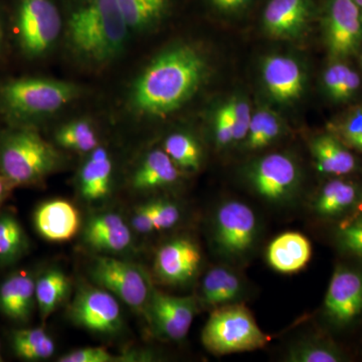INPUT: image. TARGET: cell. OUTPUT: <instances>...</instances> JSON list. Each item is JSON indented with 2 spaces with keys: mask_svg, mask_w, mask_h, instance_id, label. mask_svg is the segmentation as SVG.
<instances>
[{
  "mask_svg": "<svg viewBox=\"0 0 362 362\" xmlns=\"http://www.w3.org/2000/svg\"><path fill=\"white\" fill-rule=\"evenodd\" d=\"M322 315L330 329L346 331L362 322V265L335 267L324 298Z\"/></svg>",
  "mask_w": 362,
  "mask_h": 362,
  "instance_id": "obj_7",
  "label": "cell"
},
{
  "mask_svg": "<svg viewBox=\"0 0 362 362\" xmlns=\"http://www.w3.org/2000/svg\"><path fill=\"white\" fill-rule=\"evenodd\" d=\"M324 39L331 58L345 59L362 44V13L354 0H329Z\"/></svg>",
  "mask_w": 362,
  "mask_h": 362,
  "instance_id": "obj_12",
  "label": "cell"
},
{
  "mask_svg": "<svg viewBox=\"0 0 362 362\" xmlns=\"http://www.w3.org/2000/svg\"><path fill=\"white\" fill-rule=\"evenodd\" d=\"M80 90L66 81L18 78L0 88V99L8 110L20 115H47L73 102Z\"/></svg>",
  "mask_w": 362,
  "mask_h": 362,
  "instance_id": "obj_5",
  "label": "cell"
},
{
  "mask_svg": "<svg viewBox=\"0 0 362 362\" xmlns=\"http://www.w3.org/2000/svg\"><path fill=\"white\" fill-rule=\"evenodd\" d=\"M216 8L223 11H233L246 6L251 0H211Z\"/></svg>",
  "mask_w": 362,
  "mask_h": 362,
  "instance_id": "obj_42",
  "label": "cell"
},
{
  "mask_svg": "<svg viewBox=\"0 0 362 362\" xmlns=\"http://www.w3.org/2000/svg\"><path fill=\"white\" fill-rule=\"evenodd\" d=\"M334 242L343 254L362 259V211L340 221L334 230Z\"/></svg>",
  "mask_w": 362,
  "mask_h": 362,
  "instance_id": "obj_34",
  "label": "cell"
},
{
  "mask_svg": "<svg viewBox=\"0 0 362 362\" xmlns=\"http://www.w3.org/2000/svg\"><path fill=\"white\" fill-rule=\"evenodd\" d=\"M328 131L339 138L352 151L362 153V105L330 123Z\"/></svg>",
  "mask_w": 362,
  "mask_h": 362,
  "instance_id": "obj_35",
  "label": "cell"
},
{
  "mask_svg": "<svg viewBox=\"0 0 362 362\" xmlns=\"http://www.w3.org/2000/svg\"><path fill=\"white\" fill-rule=\"evenodd\" d=\"M244 295L242 279L233 269L216 266L207 271L202 279L201 298L209 308L235 304Z\"/></svg>",
  "mask_w": 362,
  "mask_h": 362,
  "instance_id": "obj_23",
  "label": "cell"
},
{
  "mask_svg": "<svg viewBox=\"0 0 362 362\" xmlns=\"http://www.w3.org/2000/svg\"><path fill=\"white\" fill-rule=\"evenodd\" d=\"M115 356L104 347H85L59 357V362H112Z\"/></svg>",
  "mask_w": 362,
  "mask_h": 362,
  "instance_id": "obj_40",
  "label": "cell"
},
{
  "mask_svg": "<svg viewBox=\"0 0 362 362\" xmlns=\"http://www.w3.org/2000/svg\"><path fill=\"white\" fill-rule=\"evenodd\" d=\"M25 246V233L18 221L11 216L0 218V259L13 261Z\"/></svg>",
  "mask_w": 362,
  "mask_h": 362,
  "instance_id": "obj_36",
  "label": "cell"
},
{
  "mask_svg": "<svg viewBox=\"0 0 362 362\" xmlns=\"http://www.w3.org/2000/svg\"><path fill=\"white\" fill-rule=\"evenodd\" d=\"M206 75V61L199 49L183 44L169 47L136 78L131 89V106L140 115L168 116L197 94Z\"/></svg>",
  "mask_w": 362,
  "mask_h": 362,
  "instance_id": "obj_1",
  "label": "cell"
},
{
  "mask_svg": "<svg viewBox=\"0 0 362 362\" xmlns=\"http://www.w3.org/2000/svg\"><path fill=\"white\" fill-rule=\"evenodd\" d=\"M324 92L331 101L345 103L358 94L361 78L349 63L342 59H332L322 75Z\"/></svg>",
  "mask_w": 362,
  "mask_h": 362,
  "instance_id": "obj_26",
  "label": "cell"
},
{
  "mask_svg": "<svg viewBox=\"0 0 362 362\" xmlns=\"http://www.w3.org/2000/svg\"><path fill=\"white\" fill-rule=\"evenodd\" d=\"M69 313L74 323L93 332L112 335L123 328L120 305L103 288H83L76 295Z\"/></svg>",
  "mask_w": 362,
  "mask_h": 362,
  "instance_id": "obj_11",
  "label": "cell"
},
{
  "mask_svg": "<svg viewBox=\"0 0 362 362\" xmlns=\"http://www.w3.org/2000/svg\"><path fill=\"white\" fill-rule=\"evenodd\" d=\"M56 141L63 148L90 153L99 146L96 130L88 120L71 121L59 128Z\"/></svg>",
  "mask_w": 362,
  "mask_h": 362,
  "instance_id": "obj_32",
  "label": "cell"
},
{
  "mask_svg": "<svg viewBox=\"0 0 362 362\" xmlns=\"http://www.w3.org/2000/svg\"><path fill=\"white\" fill-rule=\"evenodd\" d=\"M90 277L133 310L143 314L146 311L154 288L141 267L111 257H98L90 265Z\"/></svg>",
  "mask_w": 362,
  "mask_h": 362,
  "instance_id": "obj_8",
  "label": "cell"
},
{
  "mask_svg": "<svg viewBox=\"0 0 362 362\" xmlns=\"http://www.w3.org/2000/svg\"><path fill=\"white\" fill-rule=\"evenodd\" d=\"M163 150L181 170L197 171L201 168V146L199 142L187 133L175 132L168 135L164 141Z\"/></svg>",
  "mask_w": 362,
  "mask_h": 362,
  "instance_id": "obj_31",
  "label": "cell"
},
{
  "mask_svg": "<svg viewBox=\"0 0 362 362\" xmlns=\"http://www.w3.org/2000/svg\"><path fill=\"white\" fill-rule=\"evenodd\" d=\"M261 71L267 92L278 103H293L303 95L304 71L292 57L271 54L264 59Z\"/></svg>",
  "mask_w": 362,
  "mask_h": 362,
  "instance_id": "obj_15",
  "label": "cell"
},
{
  "mask_svg": "<svg viewBox=\"0 0 362 362\" xmlns=\"http://www.w3.org/2000/svg\"><path fill=\"white\" fill-rule=\"evenodd\" d=\"M6 178L4 176H0V202L4 199V195L7 190Z\"/></svg>",
  "mask_w": 362,
  "mask_h": 362,
  "instance_id": "obj_43",
  "label": "cell"
},
{
  "mask_svg": "<svg viewBox=\"0 0 362 362\" xmlns=\"http://www.w3.org/2000/svg\"><path fill=\"white\" fill-rule=\"evenodd\" d=\"M16 28L23 54L28 58H40L58 42L63 23L52 0H20Z\"/></svg>",
  "mask_w": 362,
  "mask_h": 362,
  "instance_id": "obj_9",
  "label": "cell"
},
{
  "mask_svg": "<svg viewBox=\"0 0 362 362\" xmlns=\"http://www.w3.org/2000/svg\"><path fill=\"white\" fill-rule=\"evenodd\" d=\"M35 300V282L32 276L16 274L0 288V309L9 318L25 321Z\"/></svg>",
  "mask_w": 362,
  "mask_h": 362,
  "instance_id": "obj_25",
  "label": "cell"
},
{
  "mask_svg": "<svg viewBox=\"0 0 362 362\" xmlns=\"http://www.w3.org/2000/svg\"><path fill=\"white\" fill-rule=\"evenodd\" d=\"M361 68H362V52H361Z\"/></svg>",
  "mask_w": 362,
  "mask_h": 362,
  "instance_id": "obj_46",
  "label": "cell"
},
{
  "mask_svg": "<svg viewBox=\"0 0 362 362\" xmlns=\"http://www.w3.org/2000/svg\"><path fill=\"white\" fill-rule=\"evenodd\" d=\"M310 16L308 0H270L263 14L267 33L276 39H294Z\"/></svg>",
  "mask_w": 362,
  "mask_h": 362,
  "instance_id": "obj_18",
  "label": "cell"
},
{
  "mask_svg": "<svg viewBox=\"0 0 362 362\" xmlns=\"http://www.w3.org/2000/svg\"><path fill=\"white\" fill-rule=\"evenodd\" d=\"M113 161L104 147L90 152L80 173V192L87 202L103 201L110 194Z\"/></svg>",
  "mask_w": 362,
  "mask_h": 362,
  "instance_id": "obj_22",
  "label": "cell"
},
{
  "mask_svg": "<svg viewBox=\"0 0 362 362\" xmlns=\"http://www.w3.org/2000/svg\"><path fill=\"white\" fill-rule=\"evenodd\" d=\"M84 240L96 251L118 252L130 247L132 235L122 216L108 213L90 218L85 228Z\"/></svg>",
  "mask_w": 362,
  "mask_h": 362,
  "instance_id": "obj_20",
  "label": "cell"
},
{
  "mask_svg": "<svg viewBox=\"0 0 362 362\" xmlns=\"http://www.w3.org/2000/svg\"><path fill=\"white\" fill-rule=\"evenodd\" d=\"M16 354L26 361H42L54 354V340L42 328L16 331L13 334Z\"/></svg>",
  "mask_w": 362,
  "mask_h": 362,
  "instance_id": "obj_33",
  "label": "cell"
},
{
  "mask_svg": "<svg viewBox=\"0 0 362 362\" xmlns=\"http://www.w3.org/2000/svg\"><path fill=\"white\" fill-rule=\"evenodd\" d=\"M259 221L252 207L239 201H226L214 218V243L221 257L230 261L247 259L256 247Z\"/></svg>",
  "mask_w": 362,
  "mask_h": 362,
  "instance_id": "obj_6",
  "label": "cell"
},
{
  "mask_svg": "<svg viewBox=\"0 0 362 362\" xmlns=\"http://www.w3.org/2000/svg\"><path fill=\"white\" fill-rule=\"evenodd\" d=\"M180 178V169L163 149L150 151L136 169L132 185L136 190H152L169 187Z\"/></svg>",
  "mask_w": 362,
  "mask_h": 362,
  "instance_id": "obj_24",
  "label": "cell"
},
{
  "mask_svg": "<svg viewBox=\"0 0 362 362\" xmlns=\"http://www.w3.org/2000/svg\"><path fill=\"white\" fill-rule=\"evenodd\" d=\"M354 1H356L357 6H358L359 8H361L362 13V0H354Z\"/></svg>",
  "mask_w": 362,
  "mask_h": 362,
  "instance_id": "obj_45",
  "label": "cell"
},
{
  "mask_svg": "<svg viewBox=\"0 0 362 362\" xmlns=\"http://www.w3.org/2000/svg\"><path fill=\"white\" fill-rule=\"evenodd\" d=\"M350 357L330 338L312 337L293 345L286 361L290 362H344Z\"/></svg>",
  "mask_w": 362,
  "mask_h": 362,
  "instance_id": "obj_27",
  "label": "cell"
},
{
  "mask_svg": "<svg viewBox=\"0 0 362 362\" xmlns=\"http://www.w3.org/2000/svg\"><path fill=\"white\" fill-rule=\"evenodd\" d=\"M246 177L252 189L274 204L291 202L299 190L301 171L289 154L275 152L252 162Z\"/></svg>",
  "mask_w": 362,
  "mask_h": 362,
  "instance_id": "obj_10",
  "label": "cell"
},
{
  "mask_svg": "<svg viewBox=\"0 0 362 362\" xmlns=\"http://www.w3.org/2000/svg\"><path fill=\"white\" fill-rule=\"evenodd\" d=\"M202 252L194 240L180 238L166 243L157 252L154 269L157 277L168 285L190 282L199 272Z\"/></svg>",
  "mask_w": 362,
  "mask_h": 362,
  "instance_id": "obj_14",
  "label": "cell"
},
{
  "mask_svg": "<svg viewBox=\"0 0 362 362\" xmlns=\"http://www.w3.org/2000/svg\"><path fill=\"white\" fill-rule=\"evenodd\" d=\"M35 223L42 237L52 242L71 240L80 228V214L73 204L63 199L45 202L35 214Z\"/></svg>",
  "mask_w": 362,
  "mask_h": 362,
  "instance_id": "obj_19",
  "label": "cell"
},
{
  "mask_svg": "<svg viewBox=\"0 0 362 362\" xmlns=\"http://www.w3.org/2000/svg\"><path fill=\"white\" fill-rule=\"evenodd\" d=\"M311 255V244L305 235L299 233H285L271 243L267 251V259L274 270L293 274L307 266Z\"/></svg>",
  "mask_w": 362,
  "mask_h": 362,
  "instance_id": "obj_21",
  "label": "cell"
},
{
  "mask_svg": "<svg viewBox=\"0 0 362 362\" xmlns=\"http://www.w3.org/2000/svg\"><path fill=\"white\" fill-rule=\"evenodd\" d=\"M2 42H4V32H2L1 21H0V51H1Z\"/></svg>",
  "mask_w": 362,
  "mask_h": 362,
  "instance_id": "obj_44",
  "label": "cell"
},
{
  "mask_svg": "<svg viewBox=\"0 0 362 362\" xmlns=\"http://www.w3.org/2000/svg\"><path fill=\"white\" fill-rule=\"evenodd\" d=\"M129 30L116 0H81L71 11L66 35L80 61L102 66L122 52Z\"/></svg>",
  "mask_w": 362,
  "mask_h": 362,
  "instance_id": "obj_2",
  "label": "cell"
},
{
  "mask_svg": "<svg viewBox=\"0 0 362 362\" xmlns=\"http://www.w3.org/2000/svg\"><path fill=\"white\" fill-rule=\"evenodd\" d=\"M311 206L322 220L342 221L361 209V185L346 177H331L318 190Z\"/></svg>",
  "mask_w": 362,
  "mask_h": 362,
  "instance_id": "obj_16",
  "label": "cell"
},
{
  "mask_svg": "<svg viewBox=\"0 0 362 362\" xmlns=\"http://www.w3.org/2000/svg\"><path fill=\"white\" fill-rule=\"evenodd\" d=\"M310 151L317 170L328 177H346L358 169L354 152L330 131L311 140Z\"/></svg>",
  "mask_w": 362,
  "mask_h": 362,
  "instance_id": "obj_17",
  "label": "cell"
},
{
  "mask_svg": "<svg viewBox=\"0 0 362 362\" xmlns=\"http://www.w3.org/2000/svg\"><path fill=\"white\" fill-rule=\"evenodd\" d=\"M57 150L37 132L20 130L9 135L0 151V168L13 185L37 182L58 166Z\"/></svg>",
  "mask_w": 362,
  "mask_h": 362,
  "instance_id": "obj_4",
  "label": "cell"
},
{
  "mask_svg": "<svg viewBox=\"0 0 362 362\" xmlns=\"http://www.w3.org/2000/svg\"><path fill=\"white\" fill-rule=\"evenodd\" d=\"M202 344L214 356L254 351L265 347L269 337L251 312L235 303L216 308L202 332Z\"/></svg>",
  "mask_w": 362,
  "mask_h": 362,
  "instance_id": "obj_3",
  "label": "cell"
},
{
  "mask_svg": "<svg viewBox=\"0 0 362 362\" xmlns=\"http://www.w3.org/2000/svg\"><path fill=\"white\" fill-rule=\"evenodd\" d=\"M131 223L136 232L140 233H149L156 230L152 218L151 202H147L136 209Z\"/></svg>",
  "mask_w": 362,
  "mask_h": 362,
  "instance_id": "obj_41",
  "label": "cell"
},
{
  "mask_svg": "<svg viewBox=\"0 0 362 362\" xmlns=\"http://www.w3.org/2000/svg\"><path fill=\"white\" fill-rule=\"evenodd\" d=\"M130 30L143 32L156 25L165 11L168 0H116Z\"/></svg>",
  "mask_w": 362,
  "mask_h": 362,
  "instance_id": "obj_29",
  "label": "cell"
},
{
  "mask_svg": "<svg viewBox=\"0 0 362 362\" xmlns=\"http://www.w3.org/2000/svg\"><path fill=\"white\" fill-rule=\"evenodd\" d=\"M197 312L194 297H175L153 289L145 316L159 337L180 341L187 337Z\"/></svg>",
  "mask_w": 362,
  "mask_h": 362,
  "instance_id": "obj_13",
  "label": "cell"
},
{
  "mask_svg": "<svg viewBox=\"0 0 362 362\" xmlns=\"http://www.w3.org/2000/svg\"><path fill=\"white\" fill-rule=\"evenodd\" d=\"M361 209H362V185H361Z\"/></svg>",
  "mask_w": 362,
  "mask_h": 362,
  "instance_id": "obj_47",
  "label": "cell"
},
{
  "mask_svg": "<svg viewBox=\"0 0 362 362\" xmlns=\"http://www.w3.org/2000/svg\"><path fill=\"white\" fill-rule=\"evenodd\" d=\"M151 202L152 218L156 230H168L180 220V207L175 202L156 201Z\"/></svg>",
  "mask_w": 362,
  "mask_h": 362,
  "instance_id": "obj_39",
  "label": "cell"
},
{
  "mask_svg": "<svg viewBox=\"0 0 362 362\" xmlns=\"http://www.w3.org/2000/svg\"><path fill=\"white\" fill-rule=\"evenodd\" d=\"M214 135L220 148H226L235 143V128L228 102L218 108L214 116Z\"/></svg>",
  "mask_w": 362,
  "mask_h": 362,
  "instance_id": "obj_37",
  "label": "cell"
},
{
  "mask_svg": "<svg viewBox=\"0 0 362 362\" xmlns=\"http://www.w3.org/2000/svg\"><path fill=\"white\" fill-rule=\"evenodd\" d=\"M281 134L282 122L277 114L269 109H259L252 113L249 132L244 140L245 148L249 151L265 148Z\"/></svg>",
  "mask_w": 362,
  "mask_h": 362,
  "instance_id": "obj_30",
  "label": "cell"
},
{
  "mask_svg": "<svg viewBox=\"0 0 362 362\" xmlns=\"http://www.w3.org/2000/svg\"><path fill=\"white\" fill-rule=\"evenodd\" d=\"M70 279L64 272L52 269L45 272L35 282V300L42 319H47L70 293Z\"/></svg>",
  "mask_w": 362,
  "mask_h": 362,
  "instance_id": "obj_28",
  "label": "cell"
},
{
  "mask_svg": "<svg viewBox=\"0 0 362 362\" xmlns=\"http://www.w3.org/2000/svg\"><path fill=\"white\" fill-rule=\"evenodd\" d=\"M235 128V143L244 142L249 132L252 113L251 107L242 98H233L228 102Z\"/></svg>",
  "mask_w": 362,
  "mask_h": 362,
  "instance_id": "obj_38",
  "label": "cell"
}]
</instances>
